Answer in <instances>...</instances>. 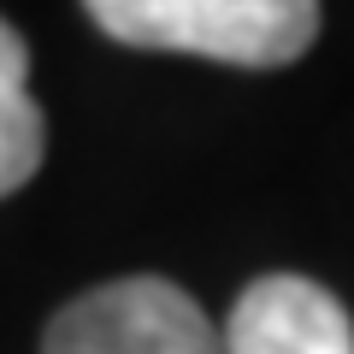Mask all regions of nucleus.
<instances>
[{"mask_svg":"<svg viewBox=\"0 0 354 354\" xmlns=\"http://www.w3.org/2000/svg\"><path fill=\"white\" fill-rule=\"evenodd\" d=\"M95 30L148 53L278 71L319 41V0H83Z\"/></svg>","mask_w":354,"mask_h":354,"instance_id":"f257e3e1","label":"nucleus"},{"mask_svg":"<svg viewBox=\"0 0 354 354\" xmlns=\"http://www.w3.org/2000/svg\"><path fill=\"white\" fill-rule=\"evenodd\" d=\"M41 354H225V342L171 278H118L59 307Z\"/></svg>","mask_w":354,"mask_h":354,"instance_id":"f03ea898","label":"nucleus"},{"mask_svg":"<svg viewBox=\"0 0 354 354\" xmlns=\"http://www.w3.org/2000/svg\"><path fill=\"white\" fill-rule=\"evenodd\" d=\"M218 342L225 354H354V319L325 283L272 272L236 295Z\"/></svg>","mask_w":354,"mask_h":354,"instance_id":"7ed1b4c3","label":"nucleus"},{"mask_svg":"<svg viewBox=\"0 0 354 354\" xmlns=\"http://www.w3.org/2000/svg\"><path fill=\"white\" fill-rule=\"evenodd\" d=\"M48 153V118L30 95V48L0 18V195L24 189Z\"/></svg>","mask_w":354,"mask_h":354,"instance_id":"20e7f679","label":"nucleus"}]
</instances>
